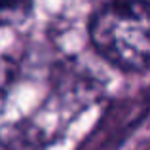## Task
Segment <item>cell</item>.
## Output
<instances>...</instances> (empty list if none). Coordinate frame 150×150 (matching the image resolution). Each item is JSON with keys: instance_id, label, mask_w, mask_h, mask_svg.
<instances>
[{"instance_id": "cell-2", "label": "cell", "mask_w": 150, "mask_h": 150, "mask_svg": "<svg viewBox=\"0 0 150 150\" xmlns=\"http://www.w3.org/2000/svg\"><path fill=\"white\" fill-rule=\"evenodd\" d=\"M48 133L38 122L17 120L0 125V150H46Z\"/></svg>"}, {"instance_id": "cell-1", "label": "cell", "mask_w": 150, "mask_h": 150, "mask_svg": "<svg viewBox=\"0 0 150 150\" xmlns=\"http://www.w3.org/2000/svg\"><path fill=\"white\" fill-rule=\"evenodd\" d=\"M88 33L95 51L112 67L144 74L150 65V4L108 2L91 13Z\"/></svg>"}, {"instance_id": "cell-4", "label": "cell", "mask_w": 150, "mask_h": 150, "mask_svg": "<svg viewBox=\"0 0 150 150\" xmlns=\"http://www.w3.org/2000/svg\"><path fill=\"white\" fill-rule=\"evenodd\" d=\"M17 76H19V70H17L15 61L2 55L0 57V114L6 108V103L10 99V93L15 86Z\"/></svg>"}, {"instance_id": "cell-3", "label": "cell", "mask_w": 150, "mask_h": 150, "mask_svg": "<svg viewBox=\"0 0 150 150\" xmlns=\"http://www.w3.org/2000/svg\"><path fill=\"white\" fill-rule=\"evenodd\" d=\"M30 2H0V27L23 25L33 13Z\"/></svg>"}]
</instances>
